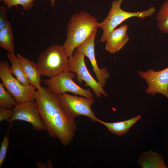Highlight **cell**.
<instances>
[{"mask_svg":"<svg viewBox=\"0 0 168 168\" xmlns=\"http://www.w3.org/2000/svg\"><path fill=\"white\" fill-rule=\"evenodd\" d=\"M36 91L35 108L49 135L58 138L65 146L72 141L76 130L75 118L69 112L58 95L47 87Z\"/></svg>","mask_w":168,"mask_h":168,"instance_id":"obj_1","label":"cell"},{"mask_svg":"<svg viewBox=\"0 0 168 168\" xmlns=\"http://www.w3.org/2000/svg\"><path fill=\"white\" fill-rule=\"evenodd\" d=\"M98 24L96 18L82 11L71 16L67 25L66 39L63 45L69 58L73 55L75 49L97 31Z\"/></svg>","mask_w":168,"mask_h":168,"instance_id":"obj_2","label":"cell"},{"mask_svg":"<svg viewBox=\"0 0 168 168\" xmlns=\"http://www.w3.org/2000/svg\"><path fill=\"white\" fill-rule=\"evenodd\" d=\"M69 58L63 45H51L39 55L37 63L42 75L49 78L68 69Z\"/></svg>","mask_w":168,"mask_h":168,"instance_id":"obj_3","label":"cell"},{"mask_svg":"<svg viewBox=\"0 0 168 168\" xmlns=\"http://www.w3.org/2000/svg\"><path fill=\"white\" fill-rule=\"evenodd\" d=\"M123 1L115 0L112 1L107 16L103 21L98 23V27H100L103 30L100 39L101 42H105L110 32L125 20L132 17L144 19L152 16L155 12L156 9L154 6L142 11H126L121 7Z\"/></svg>","mask_w":168,"mask_h":168,"instance_id":"obj_4","label":"cell"},{"mask_svg":"<svg viewBox=\"0 0 168 168\" xmlns=\"http://www.w3.org/2000/svg\"><path fill=\"white\" fill-rule=\"evenodd\" d=\"M0 78L7 91L15 98L17 103L35 100L36 89L31 84L24 85L15 78L10 72L7 61L0 62Z\"/></svg>","mask_w":168,"mask_h":168,"instance_id":"obj_5","label":"cell"},{"mask_svg":"<svg viewBox=\"0 0 168 168\" xmlns=\"http://www.w3.org/2000/svg\"><path fill=\"white\" fill-rule=\"evenodd\" d=\"M76 77L75 73L66 71L49 79L44 80L43 83L48 88L58 95L69 92L86 97H94L90 89H83L74 82L73 79Z\"/></svg>","mask_w":168,"mask_h":168,"instance_id":"obj_6","label":"cell"},{"mask_svg":"<svg viewBox=\"0 0 168 168\" xmlns=\"http://www.w3.org/2000/svg\"><path fill=\"white\" fill-rule=\"evenodd\" d=\"M85 55L76 50L73 55L69 58L68 69L69 71L75 73L78 82H85V86L92 90L97 98L106 96L107 94L104 88L91 75L85 63Z\"/></svg>","mask_w":168,"mask_h":168,"instance_id":"obj_7","label":"cell"},{"mask_svg":"<svg viewBox=\"0 0 168 168\" xmlns=\"http://www.w3.org/2000/svg\"><path fill=\"white\" fill-rule=\"evenodd\" d=\"M58 95L66 109L74 118L80 115H84L90 118L94 122H98V119L91 108L94 103L93 97L79 96L66 93Z\"/></svg>","mask_w":168,"mask_h":168,"instance_id":"obj_8","label":"cell"},{"mask_svg":"<svg viewBox=\"0 0 168 168\" xmlns=\"http://www.w3.org/2000/svg\"><path fill=\"white\" fill-rule=\"evenodd\" d=\"M13 114L7 121L10 124L16 120L30 123L33 129L38 131L46 130L40 116L36 110L35 101L17 103L13 109Z\"/></svg>","mask_w":168,"mask_h":168,"instance_id":"obj_9","label":"cell"},{"mask_svg":"<svg viewBox=\"0 0 168 168\" xmlns=\"http://www.w3.org/2000/svg\"><path fill=\"white\" fill-rule=\"evenodd\" d=\"M138 73L147 84V94L154 96L159 93L168 99V67L158 71L150 69L146 72L138 71Z\"/></svg>","mask_w":168,"mask_h":168,"instance_id":"obj_10","label":"cell"},{"mask_svg":"<svg viewBox=\"0 0 168 168\" xmlns=\"http://www.w3.org/2000/svg\"><path fill=\"white\" fill-rule=\"evenodd\" d=\"M97 31L93 33L84 43L78 46L76 50L84 54L89 59L95 74L97 81L104 88L106 80L110 77V74L105 68H100L98 66L95 53L94 40Z\"/></svg>","mask_w":168,"mask_h":168,"instance_id":"obj_11","label":"cell"},{"mask_svg":"<svg viewBox=\"0 0 168 168\" xmlns=\"http://www.w3.org/2000/svg\"><path fill=\"white\" fill-rule=\"evenodd\" d=\"M128 26L125 24L113 30L106 41V50L111 54L118 52L129 40L127 31Z\"/></svg>","mask_w":168,"mask_h":168,"instance_id":"obj_12","label":"cell"},{"mask_svg":"<svg viewBox=\"0 0 168 168\" xmlns=\"http://www.w3.org/2000/svg\"><path fill=\"white\" fill-rule=\"evenodd\" d=\"M17 57L22 66L25 74L30 84L39 91L42 89L40 85L42 76L38 67L37 63L31 62L18 54Z\"/></svg>","mask_w":168,"mask_h":168,"instance_id":"obj_13","label":"cell"},{"mask_svg":"<svg viewBox=\"0 0 168 168\" xmlns=\"http://www.w3.org/2000/svg\"><path fill=\"white\" fill-rule=\"evenodd\" d=\"M138 163L142 168H166L162 157L152 151L142 152L138 158Z\"/></svg>","mask_w":168,"mask_h":168,"instance_id":"obj_14","label":"cell"},{"mask_svg":"<svg viewBox=\"0 0 168 168\" xmlns=\"http://www.w3.org/2000/svg\"><path fill=\"white\" fill-rule=\"evenodd\" d=\"M141 117V115H138L130 119L120 122L109 123L99 119L98 122L104 125L111 132L120 136L125 134Z\"/></svg>","mask_w":168,"mask_h":168,"instance_id":"obj_15","label":"cell"},{"mask_svg":"<svg viewBox=\"0 0 168 168\" xmlns=\"http://www.w3.org/2000/svg\"><path fill=\"white\" fill-rule=\"evenodd\" d=\"M11 63L10 69L11 73L16 77V79L22 84L29 86L30 84L26 77L21 63L14 53H6Z\"/></svg>","mask_w":168,"mask_h":168,"instance_id":"obj_16","label":"cell"},{"mask_svg":"<svg viewBox=\"0 0 168 168\" xmlns=\"http://www.w3.org/2000/svg\"><path fill=\"white\" fill-rule=\"evenodd\" d=\"M0 46L8 52H14L13 37L11 24L9 22L0 30Z\"/></svg>","mask_w":168,"mask_h":168,"instance_id":"obj_17","label":"cell"},{"mask_svg":"<svg viewBox=\"0 0 168 168\" xmlns=\"http://www.w3.org/2000/svg\"><path fill=\"white\" fill-rule=\"evenodd\" d=\"M157 25L163 33L168 34V0L163 3L156 15Z\"/></svg>","mask_w":168,"mask_h":168,"instance_id":"obj_18","label":"cell"},{"mask_svg":"<svg viewBox=\"0 0 168 168\" xmlns=\"http://www.w3.org/2000/svg\"><path fill=\"white\" fill-rule=\"evenodd\" d=\"M17 103L15 98L5 89L3 84L0 83V107L12 110Z\"/></svg>","mask_w":168,"mask_h":168,"instance_id":"obj_19","label":"cell"},{"mask_svg":"<svg viewBox=\"0 0 168 168\" xmlns=\"http://www.w3.org/2000/svg\"><path fill=\"white\" fill-rule=\"evenodd\" d=\"M35 0H3L4 3L7 6V9L20 5L23 7L24 10L27 11L31 9Z\"/></svg>","mask_w":168,"mask_h":168,"instance_id":"obj_20","label":"cell"},{"mask_svg":"<svg viewBox=\"0 0 168 168\" xmlns=\"http://www.w3.org/2000/svg\"><path fill=\"white\" fill-rule=\"evenodd\" d=\"M8 132L3 138L1 142L0 148V168H1L5 160L9 145V139L7 136Z\"/></svg>","mask_w":168,"mask_h":168,"instance_id":"obj_21","label":"cell"},{"mask_svg":"<svg viewBox=\"0 0 168 168\" xmlns=\"http://www.w3.org/2000/svg\"><path fill=\"white\" fill-rule=\"evenodd\" d=\"M7 9L4 7L0 6V30L5 27L9 22L7 19Z\"/></svg>","mask_w":168,"mask_h":168,"instance_id":"obj_22","label":"cell"},{"mask_svg":"<svg viewBox=\"0 0 168 168\" xmlns=\"http://www.w3.org/2000/svg\"><path fill=\"white\" fill-rule=\"evenodd\" d=\"M13 114V109H8L0 107V122L7 121Z\"/></svg>","mask_w":168,"mask_h":168,"instance_id":"obj_23","label":"cell"},{"mask_svg":"<svg viewBox=\"0 0 168 168\" xmlns=\"http://www.w3.org/2000/svg\"><path fill=\"white\" fill-rule=\"evenodd\" d=\"M55 1V0H50L51 4L52 7L54 6Z\"/></svg>","mask_w":168,"mask_h":168,"instance_id":"obj_24","label":"cell"},{"mask_svg":"<svg viewBox=\"0 0 168 168\" xmlns=\"http://www.w3.org/2000/svg\"><path fill=\"white\" fill-rule=\"evenodd\" d=\"M3 1V0H0V1Z\"/></svg>","mask_w":168,"mask_h":168,"instance_id":"obj_25","label":"cell"}]
</instances>
